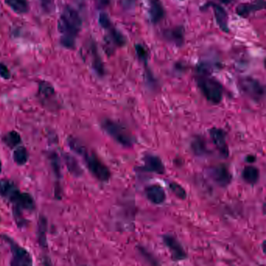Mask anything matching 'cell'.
<instances>
[{
  "label": "cell",
  "mask_w": 266,
  "mask_h": 266,
  "mask_svg": "<svg viewBox=\"0 0 266 266\" xmlns=\"http://www.w3.org/2000/svg\"><path fill=\"white\" fill-rule=\"evenodd\" d=\"M81 27L82 19L78 12L72 6H66L58 21L61 45L68 49L75 48L76 38Z\"/></svg>",
  "instance_id": "6da1fadb"
},
{
  "label": "cell",
  "mask_w": 266,
  "mask_h": 266,
  "mask_svg": "<svg viewBox=\"0 0 266 266\" xmlns=\"http://www.w3.org/2000/svg\"><path fill=\"white\" fill-rule=\"evenodd\" d=\"M69 145L73 151L84 158V162L88 170L95 178L102 182H107L110 181L111 177L110 169L95 153L88 152L85 147L76 140H71Z\"/></svg>",
  "instance_id": "7a4b0ae2"
},
{
  "label": "cell",
  "mask_w": 266,
  "mask_h": 266,
  "mask_svg": "<svg viewBox=\"0 0 266 266\" xmlns=\"http://www.w3.org/2000/svg\"><path fill=\"white\" fill-rule=\"evenodd\" d=\"M101 127L106 134L123 147L130 148L134 146L135 138L123 123L114 119H105L102 121Z\"/></svg>",
  "instance_id": "3957f363"
},
{
  "label": "cell",
  "mask_w": 266,
  "mask_h": 266,
  "mask_svg": "<svg viewBox=\"0 0 266 266\" xmlns=\"http://www.w3.org/2000/svg\"><path fill=\"white\" fill-rule=\"evenodd\" d=\"M197 87L205 99L212 104L221 103L224 96V89L220 82L212 78L209 75H198L196 77Z\"/></svg>",
  "instance_id": "277c9868"
},
{
  "label": "cell",
  "mask_w": 266,
  "mask_h": 266,
  "mask_svg": "<svg viewBox=\"0 0 266 266\" xmlns=\"http://www.w3.org/2000/svg\"><path fill=\"white\" fill-rule=\"evenodd\" d=\"M239 88L243 93L251 99L261 102L265 96L264 86L257 79L251 76H244L238 81Z\"/></svg>",
  "instance_id": "5b68a950"
},
{
  "label": "cell",
  "mask_w": 266,
  "mask_h": 266,
  "mask_svg": "<svg viewBox=\"0 0 266 266\" xmlns=\"http://www.w3.org/2000/svg\"><path fill=\"white\" fill-rule=\"evenodd\" d=\"M4 239L8 242L11 248L13 258L10 264L12 266H32L33 264L32 256L25 248L19 245L9 236H5Z\"/></svg>",
  "instance_id": "8992f818"
},
{
  "label": "cell",
  "mask_w": 266,
  "mask_h": 266,
  "mask_svg": "<svg viewBox=\"0 0 266 266\" xmlns=\"http://www.w3.org/2000/svg\"><path fill=\"white\" fill-rule=\"evenodd\" d=\"M162 241L171 254V257L174 262L184 261L188 258V254L176 237L172 235L166 234L162 236Z\"/></svg>",
  "instance_id": "52a82bcc"
},
{
  "label": "cell",
  "mask_w": 266,
  "mask_h": 266,
  "mask_svg": "<svg viewBox=\"0 0 266 266\" xmlns=\"http://www.w3.org/2000/svg\"><path fill=\"white\" fill-rule=\"evenodd\" d=\"M209 176L219 186H228L232 181V174L229 168L224 164H220L217 166H212L209 169Z\"/></svg>",
  "instance_id": "ba28073f"
},
{
  "label": "cell",
  "mask_w": 266,
  "mask_h": 266,
  "mask_svg": "<svg viewBox=\"0 0 266 266\" xmlns=\"http://www.w3.org/2000/svg\"><path fill=\"white\" fill-rule=\"evenodd\" d=\"M209 7H212V9H213L218 26L220 27V29L223 32H225V33H229V17H228L226 9L219 4L212 2V1L208 2L205 5L201 6V9L205 10V9Z\"/></svg>",
  "instance_id": "9c48e42d"
},
{
  "label": "cell",
  "mask_w": 266,
  "mask_h": 266,
  "mask_svg": "<svg viewBox=\"0 0 266 266\" xmlns=\"http://www.w3.org/2000/svg\"><path fill=\"white\" fill-rule=\"evenodd\" d=\"M15 205L16 208L21 209H26L28 211H33L36 209V203L33 197L28 193H23L19 190L18 188L13 192L11 195L8 198Z\"/></svg>",
  "instance_id": "30bf717a"
},
{
  "label": "cell",
  "mask_w": 266,
  "mask_h": 266,
  "mask_svg": "<svg viewBox=\"0 0 266 266\" xmlns=\"http://www.w3.org/2000/svg\"><path fill=\"white\" fill-rule=\"evenodd\" d=\"M141 170L148 173H155L158 175H163L166 172V168L159 157L154 154H146L144 156L143 166L141 167Z\"/></svg>",
  "instance_id": "8fae6325"
},
{
  "label": "cell",
  "mask_w": 266,
  "mask_h": 266,
  "mask_svg": "<svg viewBox=\"0 0 266 266\" xmlns=\"http://www.w3.org/2000/svg\"><path fill=\"white\" fill-rule=\"evenodd\" d=\"M211 139L223 155L225 157L229 155V149L227 142V134L224 130L218 127H213L209 130Z\"/></svg>",
  "instance_id": "7c38bea8"
},
{
  "label": "cell",
  "mask_w": 266,
  "mask_h": 266,
  "mask_svg": "<svg viewBox=\"0 0 266 266\" xmlns=\"http://www.w3.org/2000/svg\"><path fill=\"white\" fill-rule=\"evenodd\" d=\"M162 36L166 41L172 43L177 47H181L185 44V29L183 26H176L165 29Z\"/></svg>",
  "instance_id": "4fadbf2b"
},
{
  "label": "cell",
  "mask_w": 266,
  "mask_h": 266,
  "mask_svg": "<svg viewBox=\"0 0 266 266\" xmlns=\"http://www.w3.org/2000/svg\"><path fill=\"white\" fill-rule=\"evenodd\" d=\"M145 196L154 205H162L166 199V191L160 185H153L145 188Z\"/></svg>",
  "instance_id": "5bb4252c"
},
{
  "label": "cell",
  "mask_w": 266,
  "mask_h": 266,
  "mask_svg": "<svg viewBox=\"0 0 266 266\" xmlns=\"http://www.w3.org/2000/svg\"><path fill=\"white\" fill-rule=\"evenodd\" d=\"M149 15L153 24H157L163 20L166 10L161 0H148Z\"/></svg>",
  "instance_id": "9a60e30c"
},
{
  "label": "cell",
  "mask_w": 266,
  "mask_h": 266,
  "mask_svg": "<svg viewBox=\"0 0 266 266\" xmlns=\"http://www.w3.org/2000/svg\"><path fill=\"white\" fill-rule=\"evenodd\" d=\"M266 8V1L265 0H255L251 3L240 4L236 9V13L240 17H249L251 13L263 10Z\"/></svg>",
  "instance_id": "2e32d148"
},
{
  "label": "cell",
  "mask_w": 266,
  "mask_h": 266,
  "mask_svg": "<svg viewBox=\"0 0 266 266\" xmlns=\"http://www.w3.org/2000/svg\"><path fill=\"white\" fill-rule=\"evenodd\" d=\"M106 31L109 32L108 36L106 38V42L108 44H113L114 46L121 47L123 46L127 43V39L123 36V34L121 33L114 25L109 28Z\"/></svg>",
  "instance_id": "e0dca14e"
},
{
  "label": "cell",
  "mask_w": 266,
  "mask_h": 266,
  "mask_svg": "<svg viewBox=\"0 0 266 266\" xmlns=\"http://www.w3.org/2000/svg\"><path fill=\"white\" fill-rule=\"evenodd\" d=\"M90 51H91V57H92V64H92L94 71L99 76H103L105 75L104 66H103V61L99 56L95 43L90 44Z\"/></svg>",
  "instance_id": "ac0fdd59"
},
{
  "label": "cell",
  "mask_w": 266,
  "mask_h": 266,
  "mask_svg": "<svg viewBox=\"0 0 266 266\" xmlns=\"http://www.w3.org/2000/svg\"><path fill=\"white\" fill-rule=\"evenodd\" d=\"M260 172L257 167L254 166H246L242 173V177L246 183L249 185H255L259 181Z\"/></svg>",
  "instance_id": "d6986e66"
},
{
  "label": "cell",
  "mask_w": 266,
  "mask_h": 266,
  "mask_svg": "<svg viewBox=\"0 0 266 266\" xmlns=\"http://www.w3.org/2000/svg\"><path fill=\"white\" fill-rule=\"evenodd\" d=\"M38 243L43 248L47 247V221L45 217H40L39 221L38 222Z\"/></svg>",
  "instance_id": "ffe728a7"
},
{
  "label": "cell",
  "mask_w": 266,
  "mask_h": 266,
  "mask_svg": "<svg viewBox=\"0 0 266 266\" xmlns=\"http://www.w3.org/2000/svg\"><path fill=\"white\" fill-rule=\"evenodd\" d=\"M6 3L19 14L26 13L29 9L28 0H6Z\"/></svg>",
  "instance_id": "44dd1931"
},
{
  "label": "cell",
  "mask_w": 266,
  "mask_h": 266,
  "mask_svg": "<svg viewBox=\"0 0 266 266\" xmlns=\"http://www.w3.org/2000/svg\"><path fill=\"white\" fill-rule=\"evenodd\" d=\"M38 94L43 99H50L56 95L53 86L47 81H41L38 85Z\"/></svg>",
  "instance_id": "7402d4cb"
},
{
  "label": "cell",
  "mask_w": 266,
  "mask_h": 266,
  "mask_svg": "<svg viewBox=\"0 0 266 266\" xmlns=\"http://www.w3.org/2000/svg\"><path fill=\"white\" fill-rule=\"evenodd\" d=\"M17 188L13 181L7 179L0 180V195L2 197H6L8 199V197L11 195V193Z\"/></svg>",
  "instance_id": "603a6c76"
},
{
  "label": "cell",
  "mask_w": 266,
  "mask_h": 266,
  "mask_svg": "<svg viewBox=\"0 0 266 266\" xmlns=\"http://www.w3.org/2000/svg\"><path fill=\"white\" fill-rule=\"evenodd\" d=\"M191 149L193 152L195 153L198 156H204L207 154V153L209 152L205 140L202 139L200 137H197L195 139L193 140L191 143Z\"/></svg>",
  "instance_id": "cb8c5ba5"
},
{
  "label": "cell",
  "mask_w": 266,
  "mask_h": 266,
  "mask_svg": "<svg viewBox=\"0 0 266 266\" xmlns=\"http://www.w3.org/2000/svg\"><path fill=\"white\" fill-rule=\"evenodd\" d=\"M28 154L27 149L24 147L17 148L14 152H13V160L19 166H24L27 163L28 160Z\"/></svg>",
  "instance_id": "d4e9b609"
},
{
  "label": "cell",
  "mask_w": 266,
  "mask_h": 266,
  "mask_svg": "<svg viewBox=\"0 0 266 266\" xmlns=\"http://www.w3.org/2000/svg\"><path fill=\"white\" fill-rule=\"evenodd\" d=\"M3 141L9 148L17 147L21 142V135L16 131H11L8 133L6 136L4 137Z\"/></svg>",
  "instance_id": "484cf974"
},
{
  "label": "cell",
  "mask_w": 266,
  "mask_h": 266,
  "mask_svg": "<svg viewBox=\"0 0 266 266\" xmlns=\"http://www.w3.org/2000/svg\"><path fill=\"white\" fill-rule=\"evenodd\" d=\"M169 189L174 193L176 197L180 199L185 200L187 197V192L185 188H183L181 185H179L176 182H171L169 184Z\"/></svg>",
  "instance_id": "4316f807"
},
{
  "label": "cell",
  "mask_w": 266,
  "mask_h": 266,
  "mask_svg": "<svg viewBox=\"0 0 266 266\" xmlns=\"http://www.w3.org/2000/svg\"><path fill=\"white\" fill-rule=\"evenodd\" d=\"M66 162H67V167L70 169L71 173H75L76 176L81 174V169H80V166L77 164V162L75 161V158H72L71 156H67L66 157Z\"/></svg>",
  "instance_id": "83f0119b"
},
{
  "label": "cell",
  "mask_w": 266,
  "mask_h": 266,
  "mask_svg": "<svg viewBox=\"0 0 266 266\" xmlns=\"http://www.w3.org/2000/svg\"><path fill=\"white\" fill-rule=\"evenodd\" d=\"M135 50H136V54L138 57L146 65L148 60H149V51H148L147 48H145L142 44H136L135 45Z\"/></svg>",
  "instance_id": "f1b7e54d"
},
{
  "label": "cell",
  "mask_w": 266,
  "mask_h": 266,
  "mask_svg": "<svg viewBox=\"0 0 266 266\" xmlns=\"http://www.w3.org/2000/svg\"><path fill=\"white\" fill-rule=\"evenodd\" d=\"M99 21L101 27L104 28L105 30H107L109 28H110L113 25L112 21L110 20V17L105 13H102L99 15Z\"/></svg>",
  "instance_id": "f546056e"
},
{
  "label": "cell",
  "mask_w": 266,
  "mask_h": 266,
  "mask_svg": "<svg viewBox=\"0 0 266 266\" xmlns=\"http://www.w3.org/2000/svg\"><path fill=\"white\" fill-rule=\"evenodd\" d=\"M40 4L43 10L47 13H52L55 8V0H40Z\"/></svg>",
  "instance_id": "4dcf8cb0"
},
{
  "label": "cell",
  "mask_w": 266,
  "mask_h": 266,
  "mask_svg": "<svg viewBox=\"0 0 266 266\" xmlns=\"http://www.w3.org/2000/svg\"><path fill=\"white\" fill-rule=\"evenodd\" d=\"M0 76L5 80H8L11 76L9 68L2 63H0Z\"/></svg>",
  "instance_id": "1f68e13d"
},
{
  "label": "cell",
  "mask_w": 266,
  "mask_h": 266,
  "mask_svg": "<svg viewBox=\"0 0 266 266\" xmlns=\"http://www.w3.org/2000/svg\"><path fill=\"white\" fill-rule=\"evenodd\" d=\"M98 2H99V6H106L110 3V0H98Z\"/></svg>",
  "instance_id": "d6a6232c"
},
{
  "label": "cell",
  "mask_w": 266,
  "mask_h": 266,
  "mask_svg": "<svg viewBox=\"0 0 266 266\" xmlns=\"http://www.w3.org/2000/svg\"><path fill=\"white\" fill-rule=\"evenodd\" d=\"M246 161L248 162H250V163H252V162H255V157L254 156V155L249 154V155H248L247 158H246Z\"/></svg>",
  "instance_id": "836d02e7"
},
{
  "label": "cell",
  "mask_w": 266,
  "mask_h": 266,
  "mask_svg": "<svg viewBox=\"0 0 266 266\" xmlns=\"http://www.w3.org/2000/svg\"><path fill=\"white\" fill-rule=\"evenodd\" d=\"M220 1L224 4H229L233 2V0H220Z\"/></svg>",
  "instance_id": "e575fe53"
},
{
  "label": "cell",
  "mask_w": 266,
  "mask_h": 266,
  "mask_svg": "<svg viewBox=\"0 0 266 266\" xmlns=\"http://www.w3.org/2000/svg\"><path fill=\"white\" fill-rule=\"evenodd\" d=\"M2 162H1V161H0V173H1V172H2Z\"/></svg>",
  "instance_id": "d590c367"
},
{
  "label": "cell",
  "mask_w": 266,
  "mask_h": 266,
  "mask_svg": "<svg viewBox=\"0 0 266 266\" xmlns=\"http://www.w3.org/2000/svg\"><path fill=\"white\" fill-rule=\"evenodd\" d=\"M181 1H183V0H181Z\"/></svg>",
  "instance_id": "8d00e7d4"
}]
</instances>
